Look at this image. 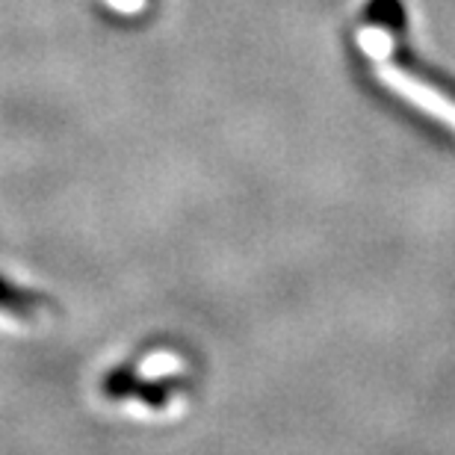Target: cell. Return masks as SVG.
<instances>
[{
  "label": "cell",
  "instance_id": "cell-1",
  "mask_svg": "<svg viewBox=\"0 0 455 455\" xmlns=\"http://www.w3.org/2000/svg\"><path fill=\"white\" fill-rule=\"evenodd\" d=\"M367 21L381 27V30H387V33H403L405 30V9L399 0H370Z\"/></svg>",
  "mask_w": 455,
  "mask_h": 455
}]
</instances>
